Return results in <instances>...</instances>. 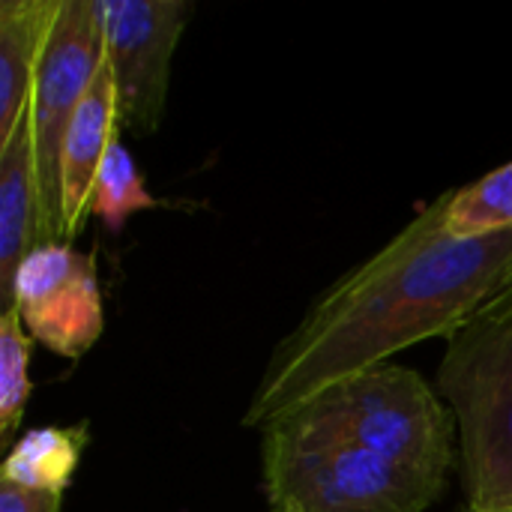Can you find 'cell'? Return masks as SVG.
<instances>
[{"label": "cell", "mask_w": 512, "mask_h": 512, "mask_svg": "<svg viewBox=\"0 0 512 512\" xmlns=\"http://www.w3.org/2000/svg\"><path fill=\"white\" fill-rule=\"evenodd\" d=\"M510 294L512 231L450 237L441 195L312 303L270 354L243 426L261 429L417 342L450 339Z\"/></svg>", "instance_id": "cell-1"}, {"label": "cell", "mask_w": 512, "mask_h": 512, "mask_svg": "<svg viewBox=\"0 0 512 512\" xmlns=\"http://www.w3.org/2000/svg\"><path fill=\"white\" fill-rule=\"evenodd\" d=\"M270 423L357 447L441 489L459 459L450 411L414 369L393 363L357 372Z\"/></svg>", "instance_id": "cell-2"}, {"label": "cell", "mask_w": 512, "mask_h": 512, "mask_svg": "<svg viewBox=\"0 0 512 512\" xmlns=\"http://www.w3.org/2000/svg\"><path fill=\"white\" fill-rule=\"evenodd\" d=\"M9 309H18L33 342L66 360L84 357L105 327L93 258L66 243L36 246L15 273Z\"/></svg>", "instance_id": "cell-7"}, {"label": "cell", "mask_w": 512, "mask_h": 512, "mask_svg": "<svg viewBox=\"0 0 512 512\" xmlns=\"http://www.w3.org/2000/svg\"><path fill=\"white\" fill-rule=\"evenodd\" d=\"M156 207L153 195L147 192L129 150L120 144V138L111 144L96 186H93V204H90V216H99L111 231H120L132 213L138 210H150Z\"/></svg>", "instance_id": "cell-14"}, {"label": "cell", "mask_w": 512, "mask_h": 512, "mask_svg": "<svg viewBox=\"0 0 512 512\" xmlns=\"http://www.w3.org/2000/svg\"><path fill=\"white\" fill-rule=\"evenodd\" d=\"M30 348L33 339L24 330L18 309L0 312V438L9 441L24 420L30 402Z\"/></svg>", "instance_id": "cell-13"}, {"label": "cell", "mask_w": 512, "mask_h": 512, "mask_svg": "<svg viewBox=\"0 0 512 512\" xmlns=\"http://www.w3.org/2000/svg\"><path fill=\"white\" fill-rule=\"evenodd\" d=\"M105 60L96 0H60L45 36L27 123L39 192V246L63 243L60 216V150L66 129Z\"/></svg>", "instance_id": "cell-5"}, {"label": "cell", "mask_w": 512, "mask_h": 512, "mask_svg": "<svg viewBox=\"0 0 512 512\" xmlns=\"http://www.w3.org/2000/svg\"><path fill=\"white\" fill-rule=\"evenodd\" d=\"M465 512H471V510H465ZM495 512H512V507H507V510H495Z\"/></svg>", "instance_id": "cell-16"}, {"label": "cell", "mask_w": 512, "mask_h": 512, "mask_svg": "<svg viewBox=\"0 0 512 512\" xmlns=\"http://www.w3.org/2000/svg\"><path fill=\"white\" fill-rule=\"evenodd\" d=\"M105 63L117 93L120 126L132 135L159 129L171 57L192 15L189 0H96Z\"/></svg>", "instance_id": "cell-6"}, {"label": "cell", "mask_w": 512, "mask_h": 512, "mask_svg": "<svg viewBox=\"0 0 512 512\" xmlns=\"http://www.w3.org/2000/svg\"><path fill=\"white\" fill-rule=\"evenodd\" d=\"M444 228L456 240L512 231V162L444 195Z\"/></svg>", "instance_id": "cell-12"}, {"label": "cell", "mask_w": 512, "mask_h": 512, "mask_svg": "<svg viewBox=\"0 0 512 512\" xmlns=\"http://www.w3.org/2000/svg\"><path fill=\"white\" fill-rule=\"evenodd\" d=\"M60 492H33L0 480V512H60Z\"/></svg>", "instance_id": "cell-15"}, {"label": "cell", "mask_w": 512, "mask_h": 512, "mask_svg": "<svg viewBox=\"0 0 512 512\" xmlns=\"http://www.w3.org/2000/svg\"><path fill=\"white\" fill-rule=\"evenodd\" d=\"M39 246V192L30 123L0 144V312L12 306V282L21 261Z\"/></svg>", "instance_id": "cell-9"}, {"label": "cell", "mask_w": 512, "mask_h": 512, "mask_svg": "<svg viewBox=\"0 0 512 512\" xmlns=\"http://www.w3.org/2000/svg\"><path fill=\"white\" fill-rule=\"evenodd\" d=\"M60 0H3L0 3V144L24 123L45 36Z\"/></svg>", "instance_id": "cell-10"}, {"label": "cell", "mask_w": 512, "mask_h": 512, "mask_svg": "<svg viewBox=\"0 0 512 512\" xmlns=\"http://www.w3.org/2000/svg\"><path fill=\"white\" fill-rule=\"evenodd\" d=\"M438 387L459 426L468 510L512 507V294L447 339Z\"/></svg>", "instance_id": "cell-3"}, {"label": "cell", "mask_w": 512, "mask_h": 512, "mask_svg": "<svg viewBox=\"0 0 512 512\" xmlns=\"http://www.w3.org/2000/svg\"><path fill=\"white\" fill-rule=\"evenodd\" d=\"M120 117H117V93L111 81V69L102 60L87 96L81 99L66 138L60 150V216H63V243L72 246V240L81 234L90 204H93V186L99 177V168L117 141Z\"/></svg>", "instance_id": "cell-8"}, {"label": "cell", "mask_w": 512, "mask_h": 512, "mask_svg": "<svg viewBox=\"0 0 512 512\" xmlns=\"http://www.w3.org/2000/svg\"><path fill=\"white\" fill-rule=\"evenodd\" d=\"M264 492L273 512H423L441 486L339 441L261 426Z\"/></svg>", "instance_id": "cell-4"}, {"label": "cell", "mask_w": 512, "mask_h": 512, "mask_svg": "<svg viewBox=\"0 0 512 512\" xmlns=\"http://www.w3.org/2000/svg\"><path fill=\"white\" fill-rule=\"evenodd\" d=\"M87 441H90L87 423L30 429L6 453L0 480L21 486V489H33V492L63 495V489L72 483L78 471Z\"/></svg>", "instance_id": "cell-11"}]
</instances>
